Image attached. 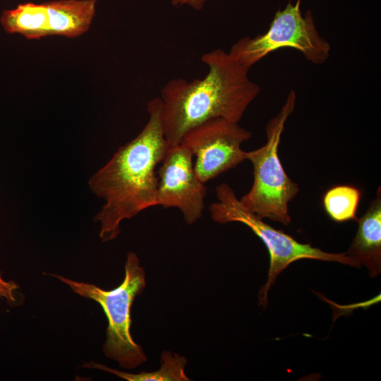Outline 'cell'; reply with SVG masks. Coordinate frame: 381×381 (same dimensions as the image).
Here are the masks:
<instances>
[{"label": "cell", "instance_id": "obj_1", "mask_svg": "<svg viewBox=\"0 0 381 381\" xmlns=\"http://www.w3.org/2000/svg\"><path fill=\"white\" fill-rule=\"evenodd\" d=\"M149 119L141 132L119 147L111 159L89 180L92 191L105 200L95 221L99 237L107 242L120 234V223L157 205L158 178L155 168L168 145L162 121V100H150Z\"/></svg>", "mask_w": 381, "mask_h": 381}, {"label": "cell", "instance_id": "obj_2", "mask_svg": "<svg viewBox=\"0 0 381 381\" xmlns=\"http://www.w3.org/2000/svg\"><path fill=\"white\" fill-rule=\"evenodd\" d=\"M209 71L202 79L169 80L161 90L162 121L168 147L179 145L187 131L211 119L238 123L260 87L246 68L217 49L202 56Z\"/></svg>", "mask_w": 381, "mask_h": 381}, {"label": "cell", "instance_id": "obj_3", "mask_svg": "<svg viewBox=\"0 0 381 381\" xmlns=\"http://www.w3.org/2000/svg\"><path fill=\"white\" fill-rule=\"evenodd\" d=\"M296 94L291 91L277 116L266 127V143L250 152L246 157L253 169V182L240 201L260 218L269 219L288 226L291 223L289 202L299 191L298 185L286 174L278 155L286 121L294 111Z\"/></svg>", "mask_w": 381, "mask_h": 381}, {"label": "cell", "instance_id": "obj_4", "mask_svg": "<svg viewBox=\"0 0 381 381\" xmlns=\"http://www.w3.org/2000/svg\"><path fill=\"white\" fill-rule=\"evenodd\" d=\"M75 293L97 302L108 320L107 337L103 345L105 356L126 369H133L147 361L142 347L133 339L130 327L131 307L145 287V273L134 253H128L125 263L123 282L111 291H105L89 283L75 282L56 276Z\"/></svg>", "mask_w": 381, "mask_h": 381}, {"label": "cell", "instance_id": "obj_5", "mask_svg": "<svg viewBox=\"0 0 381 381\" xmlns=\"http://www.w3.org/2000/svg\"><path fill=\"white\" fill-rule=\"evenodd\" d=\"M217 201L209 206L212 219L219 224L241 222L248 226L265 244L270 254V268L265 284L259 292V305L266 306L267 293L279 274L291 262L301 259L337 262L359 267L351 258L343 253H331L303 244L289 234L276 229L241 202L232 188L221 183L216 188Z\"/></svg>", "mask_w": 381, "mask_h": 381}, {"label": "cell", "instance_id": "obj_6", "mask_svg": "<svg viewBox=\"0 0 381 381\" xmlns=\"http://www.w3.org/2000/svg\"><path fill=\"white\" fill-rule=\"evenodd\" d=\"M301 0L289 1L283 10H278L262 35L242 37L231 47L229 54L247 68L279 49L290 47L300 51L305 58L322 64L329 56L331 47L316 29L310 10L303 16Z\"/></svg>", "mask_w": 381, "mask_h": 381}, {"label": "cell", "instance_id": "obj_7", "mask_svg": "<svg viewBox=\"0 0 381 381\" xmlns=\"http://www.w3.org/2000/svg\"><path fill=\"white\" fill-rule=\"evenodd\" d=\"M251 135L238 123L215 118L187 131L180 144L190 150L195 174L206 183L246 160L241 146Z\"/></svg>", "mask_w": 381, "mask_h": 381}, {"label": "cell", "instance_id": "obj_8", "mask_svg": "<svg viewBox=\"0 0 381 381\" xmlns=\"http://www.w3.org/2000/svg\"><path fill=\"white\" fill-rule=\"evenodd\" d=\"M190 150L182 144L168 147L158 170L157 205L175 207L192 224L205 208L207 188L197 176Z\"/></svg>", "mask_w": 381, "mask_h": 381}, {"label": "cell", "instance_id": "obj_9", "mask_svg": "<svg viewBox=\"0 0 381 381\" xmlns=\"http://www.w3.org/2000/svg\"><path fill=\"white\" fill-rule=\"evenodd\" d=\"M358 231L345 255L357 265L365 266L370 277L381 272V191L379 187L375 198L367 211L357 219Z\"/></svg>", "mask_w": 381, "mask_h": 381}, {"label": "cell", "instance_id": "obj_10", "mask_svg": "<svg viewBox=\"0 0 381 381\" xmlns=\"http://www.w3.org/2000/svg\"><path fill=\"white\" fill-rule=\"evenodd\" d=\"M49 36L75 38L91 26L96 11V0H57L44 2Z\"/></svg>", "mask_w": 381, "mask_h": 381}, {"label": "cell", "instance_id": "obj_11", "mask_svg": "<svg viewBox=\"0 0 381 381\" xmlns=\"http://www.w3.org/2000/svg\"><path fill=\"white\" fill-rule=\"evenodd\" d=\"M0 23L6 33L20 35L28 40L49 36L44 3L27 2L18 4L15 8L4 10Z\"/></svg>", "mask_w": 381, "mask_h": 381}, {"label": "cell", "instance_id": "obj_12", "mask_svg": "<svg viewBox=\"0 0 381 381\" xmlns=\"http://www.w3.org/2000/svg\"><path fill=\"white\" fill-rule=\"evenodd\" d=\"M186 363L187 361L184 356L164 351L161 356L160 368L151 373H128L95 362L85 363L83 367L107 371L128 381H189L190 379L184 370Z\"/></svg>", "mask_w": 381, "mask_h": 381}, {"label": "cell", "instance_id": "obj_13", "mask_svg": "<svg viewBox=\"0 0 381 381\" xmlns=\"http://www.w3.org/2000/svg\"><path fill=\"white\" fill-rule=\"evenodd\" d=\"M362 193L353 186L338 185L327 190L322 203L329 217L335 222L356 220Z\"/></svg>", "mask_w": 381, "mask_h": 381}, {"label": "cell", "instance_id": "obj_14", "mask_svg": "<svg viewBox=\"0 0 381 381\" xmlns=\"http://www.w3.org/2000/svg\"><path fill=\"white\" fill-rule=\"evenodd\" d=\"M18 285L13 282H7L0 277V298H4L9 303L16 301L15 291L18 289Z\"/></svg>", "mask_w": 381, "mask_h": 381}, {"label": "cell", "instance_id": "obj_15", "mask_svg": "<svg viewBox=\"0 0 381 381\" xmlns=\"http://www.w3.org/2000/svg\"><path fill=\"white\" fill-rule=\"evenodd\" d=\"M206 0H172L174 5L186 4L195 9L199 10L202 8Z\"/></svg>", "mask_w": 381, "mask_h": 381}]
</instances>
